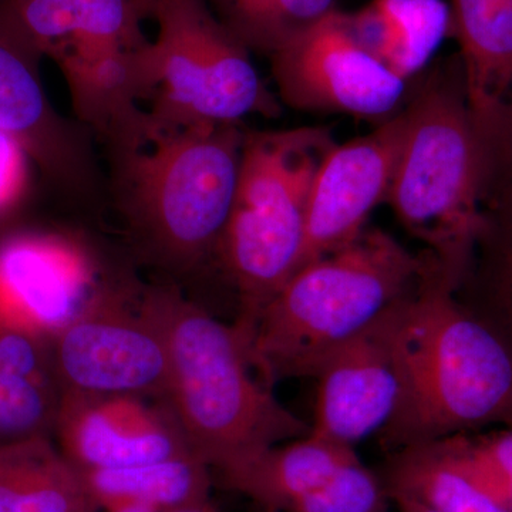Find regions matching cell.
Segmentation results:
<instances>
[{
	"label": "cell",
	"instance_id": "obj_15",
	"mask_svg": "<svg viewBox=\"0 0 512 512\" xmlns=\"http://www.w3.org/2000/svg\"><path fill=\"white\" fill-rule=\"evenodd\" d=\"M384 316L336 350L316 373L315 433L355 447L380 433L399 409L402 375Z\"/></svg>",
	"mask_w": 512,
	"mask_h": 512
},
{
	"label": "cell",
	"instance_id": "obj_26",
	"mask_svg": "<svg viewBox=\"0 0 512 512\" xmlns=\"http://www.w3.org/2000/svg\"><path fill=\"white\" fill-rule=\"evenodd\" d=\"M390 503L379 474L356 458L285 512H387Z\"/></svg>",
	"mask_w": 512,
	"mask_h": 512
},
{
	"label": "cell",
	"instance_id": "obj_13",
	"mask_svg": "<svg viewBox=\"0 0 512 512\" xmlns=\"http://www.w3.org/2000/svg\"><path fill=\"white\" fill-rule=\"evenodd\" d=\"M406 128L407 113L402 109L372 133L336 144L326 154L309 195L296 271L349 244L367 227L372 211L386 202Z\"/></svg>",
	"mask_w": 512,
	"mask_h": 512
},
{
	"label": "cell",
	"instance_id": "obj_11",
	"mask_svg": "<svg viewBox=\"0 0 512 512\" xmlns=\"http://www.w3.org/2000/svg\"><path fill=\"white\" fill-rule=\"evenodd\" d=\"M476 123L478 228L456 296L512 350V103Z\"/></svg>",
	"mask_w": 512,
	"mask_h": 512
},
{
	"label": "cell",
	"instance_id": "obj_20",
	"mask_svg": "<svg viewBox=\"0 0 512 512\" xmlns=\"http://www.w3.org/2000/svg\"><path fill=\"white\" fill-rule=\"evenodd\" d=\"M356 458L355 447L311 430L266 451L227 488L262 512H285Z\"/></svg>",
	"mask_w": 512,
	"mask_h": 512
},
{
	"label": "cell",
	"instance_id": "obj_16",
	"mask_svg": "<svg viewBox=\"0 0 512 512\" xmlns=\"http://www.w3.org/2000/svg\"><path fill=\"white\" fill-rule=\"evenodd\" d=\"M66 83L136 55L150 40L130 0H0Z\"/></svg>",
	"mask_w": 512,
	"mask_h": 512
},
{
	"label": "cell",
	"instance_id": "obj_30",
	"mask_svg": "<svg viewBox=\"0 0 512 512\" xmlns=\"http://www.w3.org/2000/svg\"><path fill=\"white\" fill-rule=\"evenodd\" d=\"M390 501L396 505L399 512H436L427 508L426 505L417 503L412 498L400 497V495L390 498Z\"/></svg>",
	"mask_w": 512,
	"mask_h": 512
},
{
	"label": "cell",
	"instance_id": "obj_31",
	"mask_svg": "<svg viewBox=\"0 0 512 512\" xmlns=\"http://www.w3.org/2000/svg\"><path fill=\"white\" fill-rule=\"evenodd\" d=\"M170 512H221L220 508L217 507L210 500L202 501V503L188 505V507L178 508V510L170 511Z\"/></svg>",
	"mask_w": 512,
	"mask_h": 512
},
{
	"label": "cell",
	"instance_id": "obj_5",
	"mask_svg": "<svg viewBox=\"0 0 512 512\" xmlns=\"http://www.w3.org/2000/svg\"><path fill=\"white\" fill-rule=\"evenodd\" d=\"M406 136L386 202L454 285L478 228V136L460 60L436 70L407 106Z\"/></svg>",
	"mask_w": 512,
	"mask_h": 512
},
{
	"label": "cell",
	"instance_id": "obj_21",
	"mask_svg": "<svg viewBox=\"0 0 512 512\" xmlns=\"http://www.w3.org/2000/svg\"><path fill=\"white\" fill-rule=\"evenodd\" d=\"M379 476L389 498H412L436 512H508L470 476L446 439L393 451Z\"/></svg>",
	"mask_w": 512,
	"mask_h": 512
},
{
	"label": "cell",
	"instance_id": "obj_7",
	"mask_svg": "<svg viewBox=\"0 0 512 512\" xmlns=\"http://www.w3.org/2000/svg\"><path fill=\"white\" fill-rule=\"evenodd\" d=\"M157 37L141 52L147 113L163 127L239 124L272 116L249 50L218 19L207 0H165L154 15Z\"/></svg>",
	"mask_w": 512,
	"mask_h": 512
},
{
	"label": "cell",
	"instance_id": "obj_32",
	"mask_svg": "<svg viewBox=\"0 0 512 512\" xmlns=\"http://www.w3.org/2000/svg\"><path fill=\"white\" fill-rule=\"evenodd\" d=\"M3 220H5V217L0 218V244H2L3 239L8 237V235H6L8 227H6V224L3 222Z\"/></svg>",
	"mask_w": 512,
	"mask_h": 512
},
{
	"label": "cell",
	"instance_id": "obj_27",
	"mask_svg": "<svg viewBox=\"0 0 512 512\" xmlns=\"http://www.w3.org/2000/svg\"><path fill=\"white\" fill-rule=\"evenodd\" d=\"M28 160L18 141L0 133V218L9 214L25 192Z\"/></svg>",
	"mask_w": 512,
	"mask_h": 512
},
{
	"label": "cell",
	"instance_id": "obj_24",
	"mask_svg": "<svg viewBox=\"0 0 512 512\" xmlns=\"http://www.w3.org/2000/svg\"><path fill=\"white\" fill-rule=\"evenodd\" d=\"M60 400L52 377L0 373V446L52 436Z\"/></svg>",
	"mask_w": 512,
	"mask_h": 512
},
{
	"label": "cell",
	"instance_id": "obj_12",
	"mask_svg": "<svg viewBox=\"0 0 512 512\" xmlns=\"http://www.w3.org/2000/svg\"><path fill=\"white\" fill-rule=\"evenodd\" d=\"M53 434L64 456L82 471L194 454L167 400L143 394L62 393Z\"/></svg>",
	"mask_w": 512,
	"mask_h": 512
},
{
	"label": "cell",
	"instance_id": "obj_10",
	"mask_svg": "<svg viewBox=\"0 0 512 512\" xmlns=\"http://www.w3.org/2000/svg\"><path fill=\"white\" fill-rule=\"evenodd\" d=\"M43 55L0 5V133L67 194H92L96 165L86 131L57 113L47 96Z\"/></svg>",
	"mask_w": 512,
	"mask_h": 512
},
{
	"label": "cell",
	"instance_id": "obj_1",
	"mask_svg": "<svg viewBox=\"0 0 512 512\" xmlns=\"http://www.w3.org/2000/svg\"><path fill=\"white\" fill-rule=\"evenodd\" d=\"M384 319L403 393L380 431L383 448L512 427V350L458 301L437 262Z\"/></svg>",
	"mask_w": 512,
	"mask_h": 512
},
{
	"label": "cell",
	"instance_id": "obj_23",
	"mask_svg": "<svg viewBox=\"0 0 512 512\" xmlns=\"http://www.w3.org/2000/svg\"><path fill=\"white\" fill-rule=\"evenodd\" d=\"M211 9L248 50L271 57L336 6L335 0H222Z\"/></svg>",
	"mask_w": 512,
	"mask_h": 512
},
{
	"label": "cell",
	"instance_id": "obj_3",
	"mask_svg": "<svg viewBox=\"0 0 512 512\" xmlns=\"http://www.w3.org/2000/svg\"><path fill=\"white\" fill-rule=\"evenodd\" d=\"M244 140L239 124L163 127L146 110L106 141L114 197L151 262L183 274L218 255Z\"/></svg>",
	"mask_w": 512,
	"mask_h": 512
},
{
	"label": "cell",
	"instance_id": "obj_4",
	"mask_svg": "<svg viewBox=\"0 0 512 512\" xmlns=\"http://www.w3.org/2000/svg\"><path fill=\"white\" fill-rule=\"evenodd\" d=\"M436 259L409 251L380 228L303 265L269 299L248 336L266 382L315 377L336 350L362 335L409 296Z\"/></svg>",
	"mask_w": 512,
	"mask_h": 512
},
{
	"label": "cell",
	"instance_id": "obj_2",
	"mask_svg": "<svg viewBox=\"0 0 512 512\" xmlns=\"http://www.w3.org/2000/svg\"><path fill=\"white\" fill-rule=\"evenodd\" d=\"M143 299L167 340L164 399L195 456L217 471L224 487L272 447L311 431L259 375L234 323L214 318L175 286H151Z\"/></svg>",
	"mask_w": 512,
	"mask_h": 512
},
{
	"label": "cell",
	"instance_id": "obj_14",
	"mask_svg": "<svg viewBox=\"0 0 512 512\" xmlns=\"http://www.w3.org/2000/svg\"><path fill=\"white\" fill-rule=\"evenodd\" d=\"M109 285L77 239L8 235L0 244V323L49 338Z\"/></svg>",
	"mask_w": 512,
	"mask_h": 512
},
{
	"label": "cell",
	"instance_id": "obj_18",
	"mask_svg": "<svg viewBox=\"0 0 512 512\" xmlns=\"http://www.w3.org/2000/svg\"><path fill=\"white\" fill-rule=\"evenodd\" d=\"M0 512H101L50 436L0 446Z\"/></svg>",
	"mask_w": 512,
	"mask_h": 512
},
{
	"label": "cell",
	"instance_id": "obj_6",
	"mask_svg": "<svg viewBox=\"0 0 512 512\" xmlns=\"http://www.w3.org/2000/svg\"><path fill=\"white\" fill-rule=\"evenodd\" d=\"M335 146L329 128L245 133L234 201L218 249L238 295L234 325L245 339L256 316L296 271L313 180Z\"/></svg>",
	"mask_w": 512,
	"mask_h": 512
},
{
	"label": "cell",
	"instance_id": "obj_33",
	"mask_svg": "<svg viewBox=\"0 0 512 512\" xmlns=\"http://www.w3.org/2000/svg\"><path fill=\"white\" fill-rule=\"evenodd\" d=\"M207 2H208V5L214 6V5H217V3L222 2V0H207Z\"/></svg>",
	"mask_w": 512,
	"mask_h": 512
},
{
	"label": "cell",
	"instance_id": "obj_9",
	"mask_svg": "<svg viewBox=\"0 0 512 512\" xmlns=\"http://www.w3.org/2000/svg\"><path fill=\"white\" fill-rule=\"evenodd\" d=\"M271 63L279 97L292 109L367 120L402 110L406 82L357 42L342 10L276 50Z\"/></svg>",
	"mask_w": 512,
	"mask_h": 512
},
{
	"label": "cell",
	"instance_id": "obj_22",
	"mask_svg": "<svg viewBox=\"0 0 512 512\" xmlns=\"http://www.w3.org/2000/svg\"><path fill=\"white\" fill-rule=\"evenodd\" d=\"M82 474L100 510L117 501H138L170 512L210 500V467L194 454Z\"/></svg>",
	"mask_w": 512,
	"mask_h": 512
},
{
	"label": "cell",
	"instance_id": "obj_8",
	"mask_svg": "<svg viewBox=\"0 0 512 512\" xmlns=\"http://www.w3.org/2000/svg\"><path fill=\"white\" fill-rule=\"evenodd\" d=\"M62 393L164 397L170 355L163 328L143 299L109 285L49 336Z\"/></svg>",
	"mask_w": 512,
	"mask_h": 512
},
{
	"label": "cell",
	"instance_id": "obj_29",
	"mask_svg": "<svg viewBox=\"0 0 512 512\" xmlns=\"http://www.w3.org/2000/svg\"><path fill=\"white\" fill-rule=\"evenodd\" d=\"M138 18L143 22L144 19H153L157 9L165 2V0H130Z\"/></svg>",
	"mask_w": 512,
	"mask_h": 512
},
{
	"label": "cell",
	"instance_id": "obj_19",
	"mask_svg": "<svg viewBox=\"0 0 512 512\" xmlns=\"http://www.w3.org/2000/svg\"><path fill=\"white\" fill-rule=\"evenodd\" d=\"M450 16L471 109L511 101L512 0H451Z\"/></svg>",
	"mask_w": 512,
	"mask_h": 512
},
{
	"label": "cell",
	"instance_id": "obj_17",
	"mask_svg": "<svg viewBox=\"0 0 512 512\" xmlns=\"http://www.w3.org/2000/svg\"><path fill=\"white\" fill-rule=\"evenodd\" d=\"M349 23L357 42L407 82L450 35L451 16L443 0H372Z\"/></svg>",
	"mask_w": 512,
	"mask_h": 512
},
{
	"label": "cell",
	"instance_id": "obj_25",
	"mask_svg": "<svg viewBox=\"0 0 512 512\" xmlns=\"http://www.w3.org/2000/svg\"><path fill=\"white\" fill-rule=\"evenodd\" d=\"M446 440L470 476L512 512V427L458 434Z\"/></svg>",
	"mask_w": 512,
	"mask_h": 512
},
{
	"label": "cell",
	"instance_id": "obj_28",
	"mask_svg": "<svg viewBox=\"0 0 512 512\" xmlns=\"http://www.w3.org/2000/svg\"><path fill=\"white\" fill-rule=\"evenodd\" d=\"M101 512H163L151 505L138 503V501H117L101 508Z\"/></svg>",
	"mask_w": 512,
	"mask_h": 512
}]
</instances>
